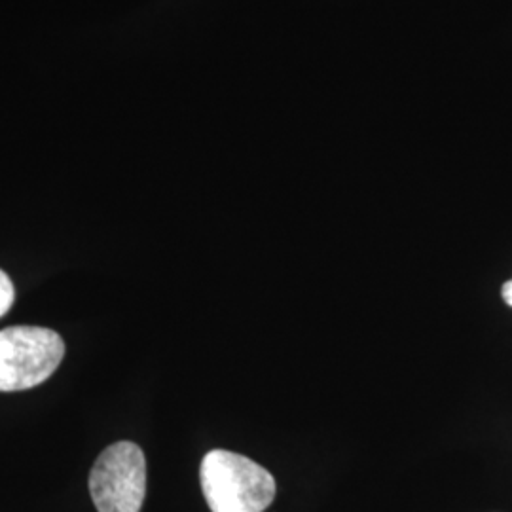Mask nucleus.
Returning a JSON list of instances; mask_svg holds the SVG:
<instances>
[{"label": "nucleus", "mask_w": 512, "mask_h": 512, "mask_svg": "<svg viewBox=\"0 0 512 512\" xmlns=\"http://www.w3.org/2000/svg\"><path fill=\"white\" fill-rule=\"evenodd\" d=\"M203 495L213 512H264L275 499V478L253 459L213 450L200 469Z\"/></svg>", "instance_id": "f257e3e1"}, {"label": "nucleus", "mask_w": 512, "mask_h": 512, "mask_svg": "<svg viewBox=\"0 0 512 512\" xmlns=\"http://www.w3.org/2000/svg\"><path fill=\"white\" fill-rule=\"evenodd\" d=\"M65 342L44 327L0 330V391H25L44 384L61 365Z\"/></svg>", "instance_id": "f03ea898"}, {"label": "nucleus", "mask_w": 512, "mask_h": 512, "mask_svg": "<svg viewBox=\"0 0 512 512\" xmlns=\"http://www.w3.org/2000/svg\"><path fill=\"white\" fill-rule=\"evenodd\" d=\"M90 494L99 512H141L147 495V459L135 442H116L93 465Z\"/></svg>", "instance_id": "7ed1b4c3"}, {"label": "nucleus", "mask_w": 512, "mask_h": 512, "mask_svg": "<svg viewBox=\"0 0 512 512\" xmlns=\"http://www.w3.org/2000/svg\"><path fill=\"white\" fill-rule=\"evenodd\" d=\"M16 300V291H14V283L10 281V277L0 270V317L6 311L12 308Z\"/></svg>", "instance_id": "20e7f679"}, {"label": "nucleus", "mask_w": 512, "mask_h": 512, "mask_svg": "<svg viewBox=\"0 0 512 512\" xmlns=\"http://www.w3.org/2000/svg\"><path fill=\"white\" fill-rule=\"evenodd\" d=\"M501 294H503V300H505V302H507V304L512 308V279L503 285Z\"/></svg>", "instance_id": "39448f33"}]
</instances>
